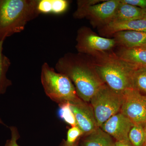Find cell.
<instances>
[{
  "label": "cell",
  "mask_w": 146,
  "mask_h": 146,
  "mask_svg": "<svg viewBox=\"0 0 146 146\" xmlns=\"http://www.w3.org/2000/svg\"><path fill=\"white\" fill-rule=\"evenodd\" d=\"M59 116L65 123L72 127L77 126L75 117L71 108L70 103L59 105Z\"/></svg>",
  "instance_id": "ffe728a7"
},
{
  "label": "cell",
  "mask_w": 146,
  "mask_h": 146,
  "mask_svg": "<svg viewBox=\"0 0 146 146\" xmlns=\"http://www.w3.org/2000/svg\"><path fill=\"white\" fill-rule=\"evenodd\" d=\"M91 64L101 80L112 91L123 94L132 88V78L138 68L109 51L95 57Z\"/></svg>",
  "instance_id": "7a4b0ae2"
},
{
  "label": "cell",
  "mask_w": 146,
  "mask_h": 146,
  "mask_svg": "<svg viewBox=\"0 0 146 146\" xmlns=\"http://www.w3.org/2000/svg\"><path fill=\"white\" fill-rule=\"evenodd\" d=\"M143 19L146 20V8L143 9Z\"/></svg>",
  "instance_id": "d4e9b609"
},
{
  "label": "cell",
  "mask_w": 146,
  "mask_h": 146,
  "mask_svg": "<svg viewBox=\"0 0 146 146\" xmlns=\"http://www.w3.org/2000/svg\"><path fill=\"white\" fill-rule=\"evenodd\" d=\"M113 36L120 48H136L146 44V32L125 31L116 33Z\"/></svg>",
  "instance_id": "8fae6325"
},
{
  "label": "cell",
  "mask_w": 146,
  "mask_h": 146,
  "mask_svg": "<svg viewBox=\"0 0 146 146\" xmlns=\"http://www.w3.org/2000/svg\"><path fill=\"white\" fill-rule=\"evenodd\" d=\"M125 31L146 32V20L139 19L125 22H110L103 27L101 32L104 35H111Z\"/></svg>",
  "instance_id": "7c38bea8"
},
{
  "label": "cell",
  "mask_w": 146,
  "mask_h": 146,
  "mask_svg": "<svg viewBox=\"0 0 146 146\" xmlns=\"http://www.w3.org/2000/svg\"><path fill=\"white\" fill-rule=\"evenodd\" d=\"M82 136H83V133L77 126L72 127L68 131L67 140L64 146H72L76 145L79 138Z\"/></svg>",
  "instance_id": "44dd1931"
},
{
  "label": "cell",
  "mask_w": 146,
  "mask_h": 146,
  "mask_svg": "<svg viewBox=\"0 0 146 146\" xmlns=\"http://www.w3.org/2000/svg\"><path fill=\"white\" fill-rule=\"evenodd\" d=\"M120 1L142 9L146 8V0H120Z\"/></svg>",
  "instance_id": "603a6c76"
},
{
  "label": "cell",
  "mask_w": 146,
  "mask_h": 146,
  "mask_svg": "<svg viewBox=\"0 0 146 146\" xmlns=\"http://www.w3.org/2000/svg\"><path fill=\"white\" fill-rule=\"evenodd\" d=\"M144 129H145V132L146 134V141L145 143V146H146V124L144 126Z\"/></svg>",
  "instance_id": "484cf974"
},
{
  "label": "cell",
  "mask_w": 146,
  "mask_h": 146,
  "mask_svg": "<svg viewBox=\"0 0 146 146\" xmlns=\"http://www.w3.org/2000/svg\"><path fill=\"white\" fill-rule=\"evenodd\" d=\"M133 124L119 112L113 115L100 127L116 141H129L128 134Z\"/></svg>",
  "instance_id": "30bf717a"
},
{
  "label": "cell",
  "mask_w": 146,
  "mask_h": 146,
  "mask_svg": "<svg viewBox=\"0 0 146 146\" xmlns=\"http://www.w3.org/2000/svg\"><path fill=\"white\" fill-rule=\"evenodd\" d=\"M115 142L111 136L98 127L84 136L82 146H115Z\"/></svg>",
  "instance_id": "9a60e30c"
},
{
  "label": "cell",
  "mask_w": 146,
  "mask_h": 146,
  "mask_svg": "<svg viewBox=\"0 0 146 146\" xmlns=\"http://www.w3.org/2000/svg\"><path fill=\"white\" fill-rule=\"evenodd\" d=\"M141 19H143L142 9L120 1L111 22H125Z\"/></svg>",
  "instance_id": "5bb4252c"
},
{
  "label": "cell",
  "mask_w": 146,
  "mask_h": 146,
  "mask_svg": "<svg viewBox=\"0 0 146 146\" xmlns=\"http://www.w3.org/2000/svg\"><path fill=\"white\" fill-rule=\"evenodd\" d=\"M116 45L114 38L99 36L89 28L83 27L78 31L76 48L79 53L94 57L110 51Z\"/></svg>",
  "instance_id": "52a82bcc"
},
{
  "label": "cell",
  "mask_w": 146,
  "mask_h": 146,
  "mask_svg": "<svg viewBox=\"0 0 146 146\" xmlns=\"http://www.w3.org/2000/svg\"><path fill=\"white\" fill-rule=\"evenodd\" d=\"M140 47V48H143L145 49H146V44Z\"/></svg>",
  "instance_id": "4316f807"
},
{
  "label": "cell",
  "mask_w": 146,
  "mask_h": 146,
  "mask_svg": "<svg viewBox=\"0 0 146 146\" xmlns=\"http://www.w3.org/2000/svg\"><path fill=\"white\" fill-rule=\"evenodd\" d=\"M78 146V145H77V144H76V145H73V146Z\"/></svg>",
  "instance_id": "f1b7e54d"
},
{
  "label": "cell",
  "mask_w": 146,
  "mask_h": 146,
  "mask_svg": "<svg viewBox=\"0 0 146 146\" xmlns=\"http://www.w3.org/2000/svg\"><path fill=\"white\" fill-rule=\"evenodd\" d=\"M132 88L146 96V68L136 69L132 78Z\"/></svg>",
  "instance_id": "ac0fdd59"
},
{
  "label": "cell",
  "mask_w": 146,
  "mask_h": 146,
  "mask_svg": "<svg viewBox=\"0 0 146 146\" xmlns=\"http://www.w3.org/2000/svg\"><path fill=\"white\" fill-rule=\"evenodd\" d=\"M115 146H133L129 141H116Z\"/></svg>",
  "instance_id": "cb8c5ba5"
},
{
  "label": "cell",
  "mask_w": 146,
  "mask_h": 146,
  "mask_svg": "<svg viewBox=\"0 0 146 146\" xmlns=\"http://www.w3.org/2000/svg\"><path fill=\"white\" fill-rule=\"evenodd\" d=\"M9 129L11 133V138L7 141L5 146H19L17 143V141L20 137L18 129L15 126H11Z\"/></svg>",
  "instance_id": "7402d4cb"
},
{
  "label": "cell",
  "mask_w": 146,
  "mask_h": 146,
  "mask_svg": "<svg viewBox=\"0 0 146 146\" xmlns=\"http://www.w3.org/2000/svg\"><path fill=\"white\" fill-rule=\"evenodd\" d=\"M103 1H78L77 8L73 14L74 18L76 19L87 18L94 25L104 27L112 21L120 0L104 1L98 3Z\"/></svg>",
  "instance_id": "5b68a950"
},
{
  "label": "cell",
  "mask_w": 146,
  "mask_h": 146,
  "mask_svg": "<svg viewBox=\"0 0 146 146\" xmlns=\"http://www.w3.org/2000/svg\"><path fill=\"white\" fill-rule=\"evenodd\" d=\"M120 112L133 124H146V96L135 89H127L123 94Z\"/></svg>",
  "instance_id": "ba28073f"
},
{
  "label": "cell",
  "mask_w": 146,
  "mask_h": 146,
  "mask_svg": "<svg viewBox=\"0 0 146 146\" xmlns=\"http://www.w3.org/2000/svg\"><path fill=\"white\" fill-rule=\"evenodd\" d=\"M82 54L68 53L60 58L55 69L68 76L75 87L80 98L87 103L104 84L96 73L91 62Z\"/></svg>",
  "instance_id": "6da1fadb"
},
{
  "label": "cell",
  "mask_w": 146,
  "mask_h": 146,
  "mask_svg": "<svg viewBox=\"0 0 146 146\" xmlns=\"http://www.w3.org/2000/svg\"><path fill=\"white\" fill-rule=\"evenodd\" d=\"M70 104L75 117L77 126L81 129L84 136L98 127L90 104L79 98Z\"/></svg>",
  "instance_id": "9c48e42d"
},
{
  "label": "cell",
  "mask_w": 146,
  "mask_h": 146,
  "mask_svg": "<svg viewBox=\"0 0 146 146\" xmlns=\"http://www.w3.org/2000/svg\"><path fill=\"white\" fill-rule=\"evenodd\" d=\"M0 124H4L3 122V121L1 119V118H0Z\"/></svg>",
  "instance_id": "83f0119b"
},
{
  "label": "cell",
  "mask_w": 146,
  "mask_h": 146,
  "mask_svg": "<svg viewBox=\"0 0 146 146\" xmlns=\"http://www.w3.org/2000/svg\"><path fill=\"white\" fill-rule=\"evenodd\" d=\"M3 41H0V94L5 93L8 87L12 84V82L7 77V73L11 65L8 57L3 54Z\"/></svg>",
  "instance_id": "e0dca14e"
},
{
  "label": "cell",
  "mask_w": 146,
  "mask_h": 146,
  "mask_svg": "<svg viewBox=\"0 0 146 146\" xmlns=\"http://www.w3.org/2000/svg\"><path fill=\"white\" fill-rule=\"evenodd\" d=\"M38 0H0V41L23 31L40 14Z\"/></svg>",
  "instance_id": "3957f363"
},
{
  "label": "cell",
  "mask_w": 146,
  "mask_h": 146,
  "mask_svg": "<svg viewBox=\"0 0 146 146\" xmlns=\"http://www.w3.org/2000/svg\"><path fill=\"white\" fill-rule=\"evenodd\" d=\"M128 139L133 146H145L146 134L143 126L133 125L129 133Z\"/></svg>",
  "instance_id": "d6986e66"
},
{
  "label": "cell",
  "mask_w": 146,
  "mask_h": 146,
  "mask_svg": "<svg viewBox=\"0 0 146 146\" xmlns=\"http://www.w3.org/2000/svg\"><path fill=\"white\" fill-rule=\"evenodd\" d=\"M97 125L100 127L109 118L120 112L123 103V94L112 91L104 84L91 98Z\"/></svg>",
  "instance_id": "8992f818"
},
{
  "label": "cell",
  "mask_w": 146,
  "mask_h": 146,
  "mask_svg": "<svg viewBox=\"0 0 146 146\" xmlns=\"http://www.w3.org/2000/svg\"><path fill=\"white\" fill-rule=\"evenodd\" d=\"M69 1L67 0H38L37 10L39 14H61L68 10Z\"/></svg>",
  "instance_id": "2e32d148"
},
{
  "label": "cell",
  "mask_w": 146,
  "mask_h": 146,
  "mask_svg": "<svg viewBox=\"0 0 146 146\" xmlns=\"http://www.w3.org/2000/svg\"><path fill=\"white\" fill-rule=\"evenodd\" d=\"M41 81L46 95L58 105L78 99L74 85L65 75L58 72L44 62L41 68Z\"/></svg>",
  "instance_id": "277c9868"
},
{
  "label": "cell",
  "mask_w": 146,
  "mask_h": 146,
  "mask_svg": "<svg viewBox=\"0 0 146 146\" xmlns=\"http://www.w3.org/2000/svg\"><path fill=\"white\" fill-rule=\"evenodd\" d=\"M116 54L121 59L137 68H146L145 49L140 47L120 48Z\"/></svg>",
  "instance_id": "4fadbf2b"
}]
</instances>
